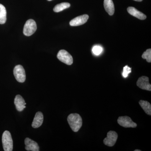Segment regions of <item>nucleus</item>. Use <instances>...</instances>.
Wrapping results in <instances>:
<instances>
[{
	"label": "nucleus",
	"instance_id": "obj_7",
	"mask_svg": "<svg viewBox=\"0 0 151 151\" xmlns=\"http://www.w3.org/2000/svg\"><path fill=\"white\" fill-rule=\"evenodd\" d=\"M118 135L117 133L114 131H109L107 134V137L103 140V142L105 145L108 147H113L116 144Z\"/></svg>",
	"mask_w": 151,
	"mask_h": 151
},
{
	"label": "nucleus",
	"instance_id": "obj_20",
	"mask_svg": "<svg viewBox=\"0 0 151 151\" xmlns=\"http://www.w3.org/2000/svg\"><path fill=\"white\" fill-rule=\"evenodd\" d=\"M131 72H132V68L127 65L124 67L122 75L124 78H127L129 73H131Z\"/></svg>",
	"mask_w": 151,
	"mask_h": 151
},
{
	"label": "nucleus",
	"instance_id": "obj_6",
	"mask_svg": "<svg viewBox=\"0 0 151 151\" xmlns=\"http://www.w3.org/2000/svg\"><path fill=\"white\" fill-rule=\"evenodd\" d=\"M118 124L125 128H136L137 127L136 123L133 122L130 117L127 116H120L118 119Z\"/></svg>",
	"mask_w": 151,
	"mask_h": 151
},
{
	"label": "nucleus",
	"instance_id": "obj_21",
	"mask_svg": "<svg viewBox=\"0 0 151 151\" xmlns=\"http://www.w3.org/2000/svg\"><path fill=\"white\" fill-rule=\"evenodd\" d=\"M134 1H136L141 2L143 0H134Z\"/></svg>",
	"mask_w": 151,
	"mask_h": 151
},
{
	"label": "nucleus",
	"instance_id": "obj_5",
	"mask_svg": "<svg viewBox=\"0 0 151 151\" xmlns=\"http://www.w3.org/2000/svg\"><path fill=\"white\" fill-rule=\"evenodd\" d=\"M14 74L16 79L19 82L23 83L26 80L25 71L22 65H17L14 69Z\"/></svg>",
	"mask_w": 151,
	"mask_h": 151
},
{
	"label": "nucleus",
	"instance_id": "obj_3",
	"mask_svg": "<svg viewBox=\"0 0 151 151\" xmlns=\"http://www.w3.org/2000/svg\"><path fill=\"white\" fill-rule=\"evenodd\" d=\"M37 29V24L34 20L29 19L26 22L24 27L23 33L25 35L30 36L32 35Z\"/></svg>",
	"mask_w": 151,
	"mask_h": 151
},
{
	"label": "nucleus",
	"instance_id": "obj_10",
	"mask_svg": "<svg viewBox=\"0 0 151 151\" xmlns=\"http://www.w3.org/2000/svg\"><path fill=\"white\" fill-rule=\"evenodd\" d=\"M26 150L27 151H39V147L36 142L29 138H26L24 140Z\"/></svg>",
	"mask_w": 151,
	"mask_h": 151
},
{
	"label": "nucleus",
	"instance_id": "obj_4",
	"mask_svg": "<svg viewBox=\"0 0 151 151\" xmlns=\"http://www.w3.org/2000/svg\"><path fill=\"white\" fill-rule=\"evenodd\" d=\"M57 58L68 65H71L73 63V58L71 55L64 50H60L57 54Z\"/></svg>",
	"mask_w": 151,
	"mask_h": 151
},
{
	"label": "nucleus",
	"instance_id": "obj_22",
	"mask_svg": "<svg viewBox=\"0 0 151 151\" xmlns=\"http://www.w3.org/2000/svg\"><path fill=\"white\" fill-rule=\"evenodd\" d=\"M140 150H135L134 151H141Z\"/></svg>",
	"mask_w": 151,
	"mask_h": 151
},
{
	"label": "nucleus",
	"instance_id": "obj_23",
	"mask_svg": "<svg viewBox=\"0 0 151 151\" xmlns=\"http://www.w3.org/2000/svg\"><path fill=\"white\" fill-rule=\"evenodd\" d=\"M47 1H52V0H47Z\"/></svg>",
	"mask_w": 151,
	"mask_h": 151
},
{
	"label": "nucleus",
	"instance_id": "obj_17",
	"mask_svg": "<svg viewBox=\"0 0 151 151\" xmlns=\"http://www.w3.org/2000/svg\"><path fill=\"white\" fill-rule=\"evenodd\" d=\"M70 4L68 3L64 2L60 3L56 5L53 9V11L55 12H59L64 10L65 9L68 8L70 7Z\"/></svg>",
	"mask_w": 151,
	"mask_h": 151
},
{
	"label": "nucleus",
	"instance_id": "obj_2",
	"mask_svg": "<svg viewBox=\"0 0 151 151\" xmlns=\"http://www.w3.org/2000/svg\"><path fill=\"white\" fill-rule=\"evenodd\" d=\"M3 147L5 151H12L13 149V142L9 132L5 131L3 133L2 137Z\"/></svg>",
	"mask_w": 151,
	"mask_h": 151
},
{
	"label": "nucleus",
	"instance_id": "obj_12",
	"mask_svg": "<svg viewBox=\"0 0 151 151\" xmlns=\"http://www.w3.org/2000/svg\"><path fill=\"white\" fill-rule=\"evenodd\" d=\"M127 11L128 13L131 15L141 20H145L147 18V16L141 12L140 11H138L137 9L133 7H129L127 8Z\"/></svg>",
	"mask_w": 151,
	"mask_h": 151
},
{
	"label": "nucleus",
	"instance_id": "obj_1",
	"mask_svg": "<svg viewBox=\"0 0 151 151\" xmlns=\"http://www.w3.org/2000/svg\"><path fill=\"white\" fill-rule=\"evenodd\" d=\"M67 121L72 131L78 132L82 125V119L79 114L72 113L68 116Z\"/></svg>",
	"mask_w": 151,
	"mask_h": 151
},
{
	"label": "nucleus",
	"instance_id": "obj_16",
	"mask_svg": "<svg viewBox=\"0 0 151 151\" xmlns=\"http://www.w3.org/2000/svg\"><path fill=\"white\" fill-rule=\"evenodd\" d=\"M6 10L4 6L0 4V24H4L6 21Z\"/></svg>",
	"mask_w": 151,
	"mask_h": 151
},
{
	"label": "nucleus",
	"instance_id": "obj_13",
	"mask_svg": "<svg viewBox=\"0 0 151 151\" xmlns=\"http://www.w3.org/2000/svg\"><path fill=\"white\" fill-rule=\"evenodd\" d=\"M43 122V115L41 112L36 113L32 123V127L34 128H38L42 125Z\"/></svg>",
	"mask_w": 151,
	"mask_h": 151
},
{
	"label": "nucleus",
	"instance_id": "obj_11",
	"mask_svg": "<svg viewBox=\"0 0 151 151\" xmlns=\"http://www.w3.org/2000/svg\"><path fill=\"white\" fill-rule=\"evenodd\" d=\"M14 103L17 110L19 112L22 111L26 108L25 105H26V103L25 102L24 98L20 95H17L16 96Z\"/></svg>",
	"mask_w": 151,
	"mask_h": 151
},
{
	"label": "nucleus",
	"instance_id": "obj_18",
	"mask_svg": "<svg viewBox=\"0 0 151 151\" xmlns=\"http://www.w3.org/2000/svg\"><path fill=\"white\" fill-rule=\"evenodd\" d=\"M142 58L144 59H146L147 62H151V49H148L143 53Z\"/></svg>",
	"mask_w": 151,
	"mask_h": 151
},
{
	"label": "nucleus",
	"instance_id": "obj_8",
	"mask_svg": "<svg viewBox=\"0 0 151 151\" xmlns=\"http://www.w3.org/2000/svg\"><path fill=\"white\" fill-rule=\"evenodd\" d=\"M137 86L144 90L151 91V85L149 82L148 77L146 76H142L138 79L137 82Z\"/></svg>",
	"mask_w": 151,
	"mask_h": 151
},
{
	"label": "nucleus",
	"instance_id": "obj_15",
	"mask_svg": "<svg viewBox=\"0 0 151 151\" xmlns=\"http://www.w3.org/2000/svg\"><path fill=\"white\" fill-rule=\"evenodd\" d=\"M139 104L146 114L151 116V105L150 103L147 101L141 100L139 102Z\"/></svg>",
	"mask_w": 151,
	"mask_h": 151
},
{
	"label": "nucleus",
	"instance_id": "obj_14",
	"mask_svg": "<svg viewBox=\"0 0 151 151\" xmlns=\"http://www.w3.org/2000/svg\"><path fill=\"white\" fill-rule=\"evenodd\" d=\"M104 8L110 15H113L115 12V7L112 0H104Z\"/></svg>",
	"mask_w": 151,
	"mask_h": 151
},
{
	"label": "nucleus",
	"instance_id": "obj_19",
	"mask_svg": "<svg viewBox=\"0 0 151 151\" xmlns=\"http://www.w3.org/2000/svg\"><path fill=\"white\" fill-rule=\"evenodd\" d=\"M103 49L102 47L100 45H95L93 47L92 49V52L93 54L95 55H99L103 51Z\"/></svg>",
	"mask_w": 151,
	"mask_h": 151
},
{
	"label": "nucleus",
	"instance_id": "obj_9",
	"mask_svg": "<svg viewBox=\"0 0 151 151\" xmlns=\"http://www.w3.org/2000/svg\"><path fill=\"white\" fill-rule=\"evenodd\" d=\"M89 17V16L87 14L80 16L71 20L69 24L71 26H78L81 25L86 23Z\"/></svg>",
	"mask_w": 151,
	"mask_h": 151
}]
</instances>
